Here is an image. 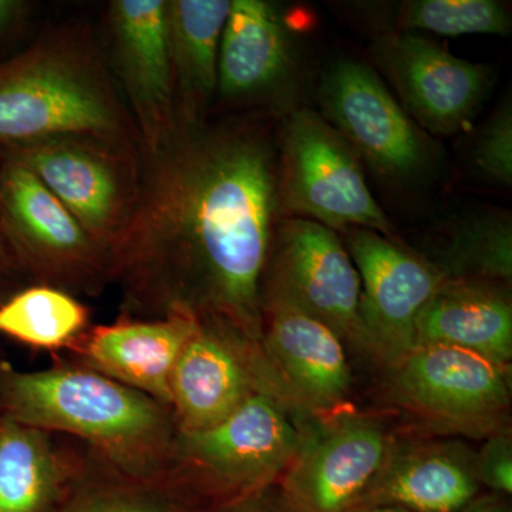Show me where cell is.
<instances>
[{
	"instance_id": "cell-1",
	"label": "cell",
	"mask_w": 512,
	"mask_h": 512,
	"mask_svg": "<svg viewBox=\"0 0 512 512\" xmlns=\"http://www.w3.org/2000/svg\"><path fill=\"white\" fill-rule=\"evenodd\" d=\"M278 160L251 120L177 126L141 151L133 218L110 252V281L143 318L188 313L262 340V293L278 221Z\"/></svg>"
},
{
	"instance_id": "cell-2",
	"label": "cell",
	"mask_w": 512,
	"mask_h": 512,
	"mask_svg": "<svg viewBox=\"0 0 512 512\" xmlns=\"http://www.w3.org/2000/svg\"><path fill=\"white\" fill-rule=\"evenodd\" d=\"M60 134H96L140 146L106 53L80 23L46 30L0 62V148Z\"/></svg>"
},
{
	"instance_id": "cell-3",
	"label": "cell",
	"mask_w": 512,
	"mask_h": 512,
	"mask_svg": "<svg viewBox=\"0 0 512 512\" xmlns=\"http://www.w3.org/2000/svg\"><path fill=\"white\" fill-rule=\"evenodd\" d=\"M0 406L10 420L72 434L128 467L167 466L175 448L168 407L87 366L37 372L0 366Z\"/></svg>"
},
{
	"instance_id": "cell-4",
	"label": "cell",
	"mask_w": 512,
	"mask_h": 512,
	"mask_svg": "<svg viewBox=\"0 0 512 512\" xmlns=\"http://www.w3.org/2000/svg\"><path fill=\"white\" fill-rule=\"evenodd\" d=\"M25 165L110 256L136 210L140 146L96 134H60L0 148Z\"/></svg>"
},
{
	"instance_id": "cell-5",
	"label": "cell",
	"mask_w": 512,
	"mask_h": 512,
	"mask_svg": "<svg viewBox=\"0 0 512 512\" xmlns=\"http://www.w3.org/2000/svg\"><path fill=\"white\" fill-rule=\"evenodd\" d=\"M0 231L26 278L96 295L110 282V256L25 165L0 154Z\"/></svg>"
},
{
	"instance_id": "cell-6",
	"label": "cell",
	"mask_w": 512,
	"mask_h": 512,
	"mask_svg": "<svg viewBox=\"0 0 512 512\" xmlns=\"http://www.w3.org/2000/svg\"><path fill=\"white\" fill-rule=\"evenodd\" d=\"M279 210L333 231L390 235L392 222L370 192L353 148L316 111L292 113L282 134Z\"/></svg>"
},
{
	"instance_id": "cell-7",
	"label": "cell",
	"mask_w": 512,
	"mask_h": 512,
	"mask_svg": "<svg viewBox=\"0 0 512 512\" xmlns=\"http://www.w3.org/2000/svg\"><path fill=\"white\" fill-rule=\"evenodd\" d=\"M305 434L284 396L262 386L220 423L177 433L175 450L188 466L241 497L278 484Z\"/></svg>"
},
{
	"instance_id": "cell-8",
	"label": "cell",
	"mask_w": 512,
	"mask_h": 512,
	"mask_svg": "<svg viewBox=\"0 0 512 512\" xmlns=\"http://www.w3.org/2000/svg\"><path fill=\"white\" fill-rule=\"evenodd\" d=\"M264 279V296H276L322 320L360 350L362 285L355 262L336 231L318 222L289 218L276 227Z\"/></svg>"
},
{
	"instance_id": "cell-9",
	"label": "cell",
	"mask_w": 512,
	"mask_h": 512,
	"mask_svg": "<svg viewBox=\"0 0 512 512\" xmlns=\"http://www.w3.org/2000/svg\"><path fill=\"white\" fill-rule=\"evenodd\" d=\"M319 99L323 119L377 173L403 181L426 171V137L372 67L350 59L332 64Z\"/></svg>"
},
{
	"instance_id": "cell-10",
	"label": "cell",
	"mask_w": 512,
	"mask_h": 512,
	"mask_svg": "<svg viewBox=\"0 0 512 512\" xmlns=\"http://www.w3.org/2000/svg\"><path fill=\"white\" fill-rule=\"evenodd\" d=\"M346 234L362 285L367 353L392 367L416 346L417 319L446 279L433 262L379 232L352 228Z\"/></svg>"
},
{
	"instance_id": "cell-11",
	"label": "cell",
	"mask_w": 512,
	"mask_h": 512,
	"mask_svg": "<svg viewBox=\"0 0 512 512\" xmlns=\"http://www.w3.org/2000/svg\"><path fill=\"white\" fill-rule=\"evenodd\" d=\"M389 369L394 399L437 423L491 433L510 406L507 366L476 353L416 346Z\"/></svg>"
},
{
	"instance_id": "cell-12",
	"label": "cell",
	"mask_w": 512,
	"mask_h": 512,
	"mask_svg": "<svg viewBox=\"0 0 512 512\" xmlns=\"http://www.w3.org/2000/svg\"><path fill=\"white\" fill-rule=\"evenodd\" d=\"M167 0H113L107 6V63L130 111L140 150L177 127L167 39Z\"/></svg>"
},
{
	"instance_id": "cell-13",
	"label": "cell",
	"mask_w": 512,
	"mask_h": 512,
	"mask_svg": "<svg viewBox=\"0 0 512 512\" xmlns=\"http://www.w3.org/2000/svg\"><path fill=\"white\" fill-rule=\"evenodd\" d=\"M393 446L383 427L367 419L308 429L279 487L299 512L348 511L379 476Z\"/></svg>"
},
{
	"instance_id": "cell-14",
	"label": "cell",
	"mask_w": 512,
	"mask_h": 512,
	"mask_svg": "<svg viewBox=\"0 0 512 512\" xmlns=\"http://www.w3.org/2000/svg\"><path fill=\"white\" fill-rule=\"evenodd\" d=\"M377 59L412 119L431 133L461 130L480 109L491 74L416 33L383 37Z\"/></svg>"
},
{
	"instance_id": "cell-15",
	"label": "cell",
	"mask_w": 512,
	"mask_h": 512,
	"mask_svg": "<svg viewBox=\"0 0 512 512\" xmlns=\"http://www.w3.org/2000/svg\"><path fill=\"white\" fill-rule=\"evenodd\" d=\"M251 343L227 329L198 322L175 363L170 410L177 433L220 423L264 386Z\"/></svg>"
},
{
	"instance_id": "cell-16",
	"label": "cell",
	"mask_w": 512,
	"mask_h": 512,
	"mask_svg": "<svg viewBox=\"0 0 512 512\" xmlns=\"http://www.w3.org/2000/svg\"><path fill=\"white\" fill-rule=\"evenodd\" d=\"M266 359L286 389L309 409H336L348 400L352 373L346 343L322 320L276 296H264Z\"/></svg>"
},
{
	"instance_id": "cell-17",
	"label": "cell",
	"mask_w": 512,
	"mask_h": 512,
	"mask_svg": "<svg viewBox=\"0 0 512 512\" xmlns=\"http://www.w3.org/2000/svg\"><path fill=\"white\" fill-rule=\"evenodd\" d=\"M198 320L188 313L121 319L84 332L74 348L84 365L170 409L175 363Z\"/></svg>"
},
{
	"instance_id": "cell-18",
	"label": "cell",
	"mask_w": 512,
	"mask_h": 512,
	"mask_svg": "<svg viewBox=\"0 0 512 512\" xmlns=\"http://www.w3.org/2000/svg\"><path fill=\"white\" fill-rule=\"evenodd\" d=\"M474 453L450 441L393 446L373 484L352 508L394 505L410 512H456L480 495Z\"/></svg>"
},
{
	"instance_id": "cell-19",
	"label": "cell",
	"mask_w": 512,
	"mask_h": 512,
	"mask_svg": "<svg viewBox=\"0 0 512 512\" xmlns=\"http://www.w3.org/2000/svg\"><path fill=\"white\" fill-rule=\"evenodd\" d=\"M291 69V37L264 0H231L218 60V96L245 101L276 89Z\"/></svg>"
},
{
	"instance_id": "cell-20",
	"label": "cell",
	"mask_w": 512,
	"mask_h": 512,
	"mask_svg": "<svg viewBox=\"0 0 512 512\" xmlns=\"http://www.w3.org/2000/svg\"><path fill=\"white\" fill-rule=\"evenodd\" d=\"M231 0H167V39L177 126L207 120Z\"/></svg>"
},
{
	"instance_id": "cell-21",
	"label": "cell",
	"mask_w": 512,
	"mask_h": 512,
	"mask_svg": "<svg viewBox=\"0 0 512 512\" xmlns=\"http://www.w3.org/2000/svg\"><path fill=\"white\" fill-rule=\"evenodd\" d=\"M433 345L466 350L508 366L512 357L510 298L494 284L444 282L416 323V346Z\"/></svg>"
},
{
	"instance_id": "cell-22",
	"label": "cell",
	"mask_w": 512,
	"mask_h": 512,
	"mask_svg": "<svg viewBox=\"0 0 512 512\" xmlns=\"http://www.w3.org/2000/svg\"><path fill=\"white\" fill-rule=\"evenodd\" d=\"M66 466L46 431L0 420V512L42 511Z\"/></svg>"
},
{
	"instance_id": "cell-23",
	"label": "cell",
	"mask_w": 512,
	"mask_h": 512,
	"mask_svg": "<svg viewBox=\"0 0 512 512\" xmlns=\"http://www.w3.org/2000/svg\"><path fill=\"white\" fill-rule=\"evenodd\" d=\"M89 325V311L72 293L33 284L0 302V335L33 348H70Z\"/></svg>"
},
{
	"instance_id": "cell-24",
	"label": "cell",
	"mask_w": 512,
	"mask_h": 512,
	"mask_svg": "<svg viewBox=\"0 0 512 512\" xmlns=\"http://www.w3.org/2000/svg\"><path fill=\"white\" fill-rule=\"evenodd\" d=\"M446 281L510 282L512 225L505 215H480L461 222L433 262Z\"/></svg>"
},
{
	"instance_id": "cell-25",
	"label": "cell",
	"mask_w": 512,
	"mask_h": 512,
	"mask_svg": "<svg viewBox=\"0 0 512 512\" xmlns=\"http://www.w3.org/2000/svg\"><path fill=\"white\" fill-rule=\"evenodd\" d=\"M399 23L410 33L440 36H505L511 30L510 13L494 0H413L403 3Z\"/></svg>"
},
{
	"instance_id": "cell-26",
	"label": "cell",
	"mask_w": 512,
	"mask_h": 512,
	"mask_svg": "<svg viewBox=\"0 0 512 512\" xmlns=\"http://www.w3.org/2000/svg\"><path fill=\"white\" fill-rule=\"evenodd\" d=\"M476 167L491 180L508 185L512 183V109L504 103L491 117L478 137L474 148Z\"/></svg>"
},
{
	"instance_id": "cell-27",
	"label": "cell",
	"mask_w": 512,
	"mask_h": 512,
	"mask_svg": "<svg viewBox=\"0 0 512 512\" xmlns=\"http://www.w3.org/2000/svg\"><path fill=\"white\" fill-rule=\"evenodd\" d=\"M474 474L491 494H512V441L504 431L491 434L480 453L474 454Z\"/></svg>"
},
{
	"instance_id": "cell-28",
	"label": "cell",
	"mask_w": 512,
	"mask_h": 512,
	"mask_svg": "<svg viewBox=\"0 0 512 512\" xmlns=\"http://www.w3.org/2000/svg\"><path fill=\"white\" fill-rule=\"evenodd\" d=\"M74 512H164L144 495L126 490L90 495Z\"/></svg>"
},
{
	"instance_id": "cell-29",
	"label": "cell",
	"mask_w": 512,
	"mask_h": 512,
	"mask_svg": "<svg viewBox=\"0 0 512 512\" xmlns=\"http://www.w3.org/2000/svg\"><path fill=\"white\" fill-rule=\"evenodd\" d=\"M220 512H299L285 497L279 484L269 485L255 493L241 495Z\"/></svg>"
},
{
	"instance_id": "cell-30",
	"label": "cell",
	"mask_w": 512,
	"mask_h": 512,
	"mask_svg": "<svg viewBox=\"0 0 512 512\" xmlns=\"http://www.w3.org/2000/svg\"><path fill=\"white\" fill-rule=\"evenodd\" d=\"M30 5L22 0H0V40L15 35L28 20Z\"/></svg>"
},
{
	"instance_id": "cell-31",
	"label": "cell",
	"mask_w": 512,
	"mask_h": 512,
	"mask_svg": "<svg viewBox=\"0 0 512 512\" xmlns=\"http://www.w3.org/2000/svg\"><path fill=\"white\" fill-rule=\"evenodd\" d=\"M20 278H26V276L22 274L15 259L10 255L2 231H0V292L15 285L16 279Z\"/></svg>"
},
{
	"instance_id": "cell-32",
	"label": "cell",
	"mask_w": 512,
	"mask_h": 512,
	"mask_svg": "<svg viewBox=\"0 0 512 512\" xmlns=\"http://www.w3.org/2000/svg\"><path fill=\"white\" fill-rule=\"evenodd\" d=\"M456 512H511V508L507 503V497L490 494L485 497L478 495L476 500Z\"/></svg>"
},
{
	"instance_id": "cell-33",
	"label": "cell",
	"mask_w": 512,
	"mask_h": 512,
	"mask_svg": "<svg viewBox=\"0 0 512 512\" xmlns=\"http://www.w3.org/2000/svg\"><path fill=\"white\" fill-rule=\"evenodd\" d=\"M345 512H410L404 508L394 507V505H366V507H355Z\"/></svg>"
}]
</instances>
